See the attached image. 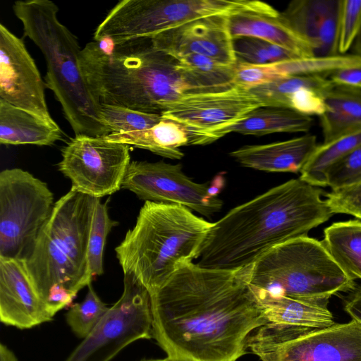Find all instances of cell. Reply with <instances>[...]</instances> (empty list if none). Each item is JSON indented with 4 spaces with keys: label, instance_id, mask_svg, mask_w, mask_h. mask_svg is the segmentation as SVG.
<instances>
[{
    "label": "cell",
    "instance_id": "obj_16",
    "mask_svg": "<svg viewBox=\"0 0 361 361\" xmlns=\"http://www.w3.org/2000/svg\"><path fill=\"white\" fill-rule=\"evenodd\" d=\"M228 15L200 18L152 37V44L176 59L189 54L207 56L220 63L236 64Z\"/></svg>",
    "mask_w": 361,
    "mask_h": 361
},
{
    "label": "cell",
    "instance_id": "obj_31",
    "mask_svg": "<svg viewBox=\"0 0 361 361\" xmlns=\"http://www.w3.org/2000/svg\"><path fill=\"white\" fill-rule=\"evenodd\" d=\"M109 308L90 283L84 300L72 305L67 312V324L78 337L83 339L94 330Z\"/></svg>",
    "mask_w": 361,
    "mask_h": 361
},
{
    "label": "cell",
    "instance_id": "obj_20",
    "mask_svg": "<svg viewBox=\"0 0 361 361\" xmlns=\"http://www.w3.org/2000/svg\"><path fill=\"white\" fill-rule=\"evenodd\" d=\"M317 137L306 134L266 145H245L229 155L241 166L267 172H300L317 147Z\"/></svg>",
    "mask_w": 361,
    "mask_h": 361
},
{
    "label": "cell",
    "instance_id": "obj_1",
    "mask_svg": "<svg viewBox=\"0 0 361 361\" xmlns=\"http://www.w3.org/2000/svg\"><path fill=\"white\" fill-rule=\"evenodd\" d=\"M250 266L210 269L188 262L150 295L152 335L178 361H236L268 323L248 283Z\"/></svg>",
    "mask_w": 361,
    "mask_h": 361
},
{
    "label": "cell",
    "instance_id": "obj_7",
    "mask_svg": "<svg viewBox=\"0 0 361 361\" xmlns=\"http://www.w3.org/2000/svg\"><path fill=\"white\" fill-rule=\"evenodd\" d=\"M247 283L256 298L286 297L324 307L334 295L355 288L322 242L307 235L263 255L250 266Z\"/></svg>",
    "mask_w": 361,
    "mask_h": 361
},
{
    "label": "cell",
    "instance_id": "obj_26",
    "mask_svg": "<svg viewBox=\"0 0 361 361\" xmlns=\"http://www.w3.org/2000/svg\"><path fill=\"white\" fill-rule=\"evenodd\" d=\"M310 116L276 106H260L248 113L226 130L246 135L262 136L273 133H307L313 125Z\"/></svg>",
    "mask_w": 361,
    "mask_h": 361
},
{
    "label": "cell",
    "instance_id": "obj_15",
    "mask_svg": "<svg viewBox=\"0 0 361 361\" xmlns=\"http://www.w3.org/2000/svg\"><path fill=\"white\" fill-rule=\"evenodd\" d=\"M45 83L23 40L0 24V99L47 120H54Z\"/></svg>",
    "mask_w": 361,
    "mask_h": 361
},
{
    "label": "cell",
    "instance_id": "obj_9",
    "mask_svg": "<svg viewBox=\"0 0 361 361\" xmlns=\"http://www.w3.org/2000/svg\"><path fill=\"white\" fill-rule=\"evenodd\" d=\"M247 349L262 361H361V324L352 319L320 329L268 322Z\"/></svg>",
    "mask_w": 361,
    "mask_h": 361
},
{
    "label": "cell",
    "instance_id": "obj_37",
    "mask_svg": "<svg viewBox=\"0 0 361 361\" xmlns=\"http://www.w3.org/2000/svg\"><path fill=\"white\" fill-rule=\"evenodd\" d=\"M334 214H346L361 219V183L325 195Z\"/></svg>",
    "mask_w": 361,
    "mask_h": 361
},
{
    "label": "cell",
    "instance_id": "obj_2",
    "mask_svg": "<svg viewBox=\"0 0 361 361\" xmlns=\"http://www.w3.org/2000/svg\"><path fill=\"white\" fill-rule=\"evenodd\" d=\"M324 191L291 179L231 209L213 223L197 264L233 271L255 263L273 247L306 236L334 214Z\"/></svg>",
    "mask_w": 361,
    "mask_h": 361
},
{
    "label": "cell",
    "instance_id": "obj_39",
    "mask_svg": "<svg viewBox=\"0 0 361 361\" xmlns=\"http://www.w3.org/2000/svg\"><path fill=\"white\" fill-rule=\"evenodd\" d=\"M353 290L345 302L344 310L352 319L361 324V287Z\"/></svg>",
    "mask_w": 361,
    "mask_h": 361
},
{
    "label": "cell",
    "instance_id": "obj_10",
    "mask_svg": "<svg viewBox=\"0 0 361 361\" xmlns=\"http://www.w3.org/2000/svg\"><path fill=\"white\" fill-rule=\"evenodd\" d=\"M54 205L46 183L19 168L1 171L0 257L24 259Z\"/></svg>",
    "mask_w": 361,
    "mask_h": 361
},
{
    "label": "cell",
    "instance_id": "obj_28",
    "mask_svg": "<svg viewBox=\"0 0 361 361\" xmlns=\"http://www.w3.org/2000/svg\"><path fill=\"white\" fill-rule=\"evenodd\" d=\"M361 145V130L318 145L300 171L305 182L317 187L327 186L326 174L330 167Z\"/></svg>",
    "mask_w": 361,
    "mask_h": 361
},
{
    "label": "cell",
    "instance_id": "obj_33",
    "mask_svg": "<svg viewBox=\"0 0 361 361\" xmlns=\"http://www.w3.org/2000/svg\"><path fill=\"white\" fill-rule=\"evenodd\" d=\"M118 221L110 219L106 202L97 201L89 234L87 259L92 277L100 276L103 271V253L106 237Z\"/></svg>",
    "mask_w": 361,
    "mask_h": 361
},
{
    "label": "cell",
    "instance_id": "obj_34",
    "mask_svg": "<svg viewBox=\"0 0 361 361\" xmlns=\"http://www.w3.org/2000/svg\"><path fill=\"white\" fill-rule=\"evenodd\" d=\"M361 31V0H341L338 27V51L346 54Z\"/></svg>",
    "mask_w": 361,
    "mask_h": 361
},
{
    "label": "cell",
    "instance_id": "obj_3",
    "mask_svg": "<svg viewBox=\"0 0 361 361\" xmlns=\"http://www.w3.org/2000/svg\"><path fill=\"white\" fill-rule=\"evenodd\" d=\"M79 66L100 104L161 114L183 96L204 93L179 61L157 49L149 37L118 43L109 38L93 40L82 49Z\"/></svg>",
    "mask_w": 361,
    "mask_h": 361
},
{
    "label": "cell",
    "instance_id": "obj_12",
    "mask_svg": "<svg viewBox=\"0 0 361 361\" xmlns=\"http://www.w3.org/2000/svg\"><path fill=\"white\" fill-rule=\"evenodd\" d=\"M130 147L104 137L75 135L61 150L59 170L78 192L101 199L121 188Z\"/></svg>",
    "mask_w": 361,
    "mask_h": 361
},
{
    "label": "cell",
    "instance_id": "obj_30",
    "mask_svg": "<svg viewBox=\"0 0 361 361\" xmlns=\"http://www.w3.org/2000/svg\"><path fill=\"white\" fill-rule=\"evenodd\" d=\"M233 39L236 62L252 65H269L300 58L279 45L253 37Z\"/></svg>",
    "mask_w": 361,
    "mask_h": 361
},
{
    "label": "cell",
    "instance_id": "obj_18",
    "mask_svg": "<svg viewBox=\"0 0 361 361\" xmlns=\"http://www.w3.org/2000/svg\"><path fill=\"white\" fill-rule=\"evenodd\" d=\"M341 0H294L279 18L312 48L314 56L338 55Z\"/></svg>",
    "mask_w": 361,
    "mask_h": 361
},
{
    "label": "cell",
    "instance_id": "obj_42",
    "mask_svg": "<svg viewBox=\"0 0 361 361\" xmlns=\"http://www.w3.org/2000/svg\"><path fill=\"white\" fill-rule=\"evenodd\" d=\"M140 361H178V360H174L169 357H167L164 359H149V360L145 359V360H142Z\"/></svg>",
    "mask_w": 361,
    "mask_h": 361
},
{
    "label": "cell",
    "instance_id": "obj_22",
    "mask_svg": "<svg viewBox=\"0 0 361 361\" xmlns=\"http://www.w3.org/2000/svg\"><path fill=\"white\" fill-rule=\"evenodd\" d=\"M63 132L54 120H47L0 99V143L51 146Z\"/></svg>",
    "mask_w": 361,
    "mask_h": 361
},
{
    "label": "cell",
    "instance_id": "obj_5",
    "mask_svg": "<svg viewBox=\"0 0 361 361\" xmlns=\"http://www.w3.org/2000/svg\"><path fill=\"white\" fill-rule=\"evenodd\" d=\"M47 64L46 87L59 102L75 135L104 137L109 130L101 117V104L90 93L81 73L82 49L76 36L61 23L57 5L50 0L16 1L12 6Z\"/></svg>",
    "mask_w": 361,
    "mask_h": 361
},
{
    "label": "cell",
    "instance_id": "obj_41",
    "mask_svg": "<svg viewBox=\"0 0 361 361\" xmlns=\"http://www.w3.org/2000/svg\"><path fill=\"white\" fill-rule=\"evenodd\" d=\"M352 49L353 50V54L361 56V31L357 36Z\"/></svg>",
    "mask_w": 361,
    "mask_h": 361
},
{
    "label": "cell",
    "instance_id": "obj_25",
    "mask_svg": "<svg viewBox=\"0 0 361 361\" xmlns=\"http://www.w3.org/2000/svg\"><path fill=\"white\" fill-rule=\"evenodd\" d=\"M268 322L320 329L335 324L327 307L286 297L256 298Z\"/></svg>",
    "mask_w": 361,
    "mask_h": 361
},
{
    "label": "cell",
    "instance_id": "obj_23",
    "mask_svg": "<svg viewBox=\"0 0 361 361\" xmlns=\"http://www.w3.org/2000/svg\"><path fill=\"white\" fill-rule=\"evenodd\" d=\"M228 28L232 39L257 37L282 47L300 58L314 56L311 47L287 26L279 16L239 12L228 16Z\"/></svg>",
    "mask_w": 361,
    "mask_h": 361
},
{
    "label": "cell",
    "instance_id": "obj_19",
    "mask_svg": "<svg viewBox=\"0 0 361 361\" xmlns=\"http://www.w3.org/2000/svg\"><path fill=\"white\" fill-rule=\"evenodd\" d=\"M332 86L324 76L289 75L248 90L263 106L286 108L311 117L324 114V95Z\"/></svg>",
    "mask_w": 361,
    "mask_h": 361
},
{
    "label": "cell",
    "instance_id": "obj_29",
    "mask_svg": "<svg viewBox=\"0 0 361 361\" xmlns=\"http://www.w3.org/2000/svg\"><path fill=\"white\" fill-rule=\"evenodd\" d=\"M280 74L289 75H319L328 78L343 68L361 65V56L356 54H338L330 56L297 58L274 63Z\"/></svg>",
    "mask_w": 361,
    "mask_h": 361
},
{
    "label": "cell",
    "instance_id": "obj_6",
    "mask_svg": "<svg viewBox=\"0 0 361 361\" xmlns=\"http://www.w3.org/2000/svg\"><path fill=\"white\" fill-rule=\"evenodd\" d=\"M99 200L71 187L54 203L49 218L24 258L44 304L55 286L64 287L77 295L91 283L87 247Z\"/></svg>",
    "mask_w": 361,
    "mask_h": 361
},
{
    "label": "cell",
    "instance_id": "obj_38",
    "mask_svg": "<svg viewBox=\"0 0 361 361\" xmlns=\"http://www.w3.org/2000/svg\"><path fill=\"white\" fill-rule=\"evenodd\" d=\"M328 79L334 85L361 89V65L337 71L329 75Z\"/></svg>",
    "mask_w": 361,
    "mask_h": 361
},
{
    "label": "cell",
    "instance_id": "obj_36",
    "mask_svg": "<svg viewBox=\"0 0 361 361\" xmlns=\"http://www.w3.org/2000/svg\"><path fill=\"white\" fill-rule=\"evenodd\" d=\"M283 77L274 64L252 65L236 63L233 82L235 86L250 90Z\"/></svg>",
    "mask_w": 361,
    "mask_h": 361
},
{
    "label": "cell",
    "instance_id": "obj_35",
    "mask_svg": "<svg viewBox=\"0 0 361 361\" xmlns=\"http://www.w3.org/2000/svg\"><path fill=\"white\" fill-rule=\"evenodd\" d=\"M326 180L332 190L361 183V145L330 167Z\"/></svg>",
    "mask_w": 361,
    "mask_h": 361
},
{
    "label": "cell",
    "instance_id": "obj_40",
    "mask_svg": "<svg viewBox=\"0 0 361 361\" xmlns=\"http://www.w3.org/2000/svg\"><path fill=\"white\" fill-rule=\"evenodd\" d=\"M0 361H18L16 355L6 345L0 344Z\"/></svg>",
    "mask_w": 361,
    "mask_h": 361
},
{
    "label": "cell",
    "instance_id": "obj_24",
    "mask_svg": "<svg viewBox=\"0 0 361 361\" xmlns=\"http://www.w3.org/2000/svg\"><path fill=\"white\" fill-rule=\"evenodd\" d=\"M319 117L324 143L361 130V89L334 85L324 95Z\"/></svg>",
    "mask_w": 361,
    "mask_h": 361
},
{
    "label": "cell",
    "instance_id": "obj_13",
    "mask_svg": "<svg viewBox=\"0 0 361 361\" xmlns=\"http://www.w3.org/2000/svg\"><path fill=\"white\" fill-rule=\"evenodd\" d=\"M122 188L149 202L178 204L210 217L219 212L223 201L210 192V185L187 176L180 164L164 161H130Z\"/></svg>",
    "mask_w": 361,
    "mask_h": 361
},
{
    "label": "cell",
    "instance_id": "obj_27",
    "mask_svg": "<svg viewBox=\"0 0 361 361\" xmlns=\"http://www.w3.org/2000/svg\"><path fill=\"white\" fill-rule=\"evenodd\" d=\"M322 242L351 279H361V221L332 224L324 229Z\"/></svg>",
    "mask_w": 361,
    "mask_h": 361
},
{
    "label": "cell",
    "instance_id": "obj_14",
    "mask_svg": "<svg viewBox=\"0 0 361 361\" xmlns=\"http://www.w3.org/2000/svg\"><path fill=\"white\" fill-rule=\"evenodd\" d=\"M260 106H264L248 90L234 86L219 92L185 94L168 104L161 116L200 130L214 142Z\"/></svg>",
    "mask_w": 361,
    "mask_h": 361
},
{
    "label": "cell",
    "instance_id": "obj_32",
    "mask_svg": "<svg viewBox=\"0 0 361 361\" xmlns=\"http://www.w3.org/2000/svg\"><path fill=\"white\" fill-rule=\"evenodd\" d=\"M101 117L109 134L148 130L162 119L161 114L109 104H101Z\"/></svg>",
    "mask_w": 361,
    "mask_h": 361
},
{
    "label": "cell",
    "instance_id": "obj_4",
    "mask_svg": "<svg viewBox=\"0 0 361 361\" xmlns=\"http://www.w3.org/2000/svg\"><path fill=\"white\" fill-rule=\"evenodd\" d=\"M212 226L185 207L146 201L115 248L116 257L123 274L134 275L152 295L198 257Z\"/></svg>",
    "mask_w": 361,
    "mask_h": 361
},
{
    "label": "cell",
    "instance_id": "obj_21",
    "mask_svg": "<svg viewBox=\"0 0 361 361\" xmlns=\"http://www.w3.org/2000/svg\"><path fill=\"white\" fill-rule=\"evenodd\" d=\"M104 138L109 142L147 149L173 159H180L184 156L179 149L180 147L213 142L205 133L163 116L159 123L148 130L111 133Z\"/></svg>",
    "mask_w": 361,
    "mask_h": 361
},
{
    "label": "cell",
    "instance_id": "obj_8",
    "mask_svg": "<svg viewBox=\"0 0 361 361\" xmlns=\"http://www.w3.org/2000/svg\"><path fill=\"white\" fill-rule=\"evenodd\" d=\"M250 11L271 16L279 13L259 1L248 0H123L116 4L94 30V40L114 43L152 37L200 18Z\"/></svg>",
    "mask_w": 361,
    "mask_h": 361
},
{
    "label": "cell",
    "instance_id": "obj_17",
    "mask_svg": "<svg viewBox=\"0 0 361 361\" xmlns=\"http://www.w3.org/2000/svg\"><path fill=\"white\" fill-rule=\"evenodd\" d=\"M24 259L0 257V320L20 329L51 322Z\"/></svg>",
    "mask_w": 361,
    "mask_h": 361
},
{
    "label": "cell",
    "instance_id": "obj_11",
    "mask_svg": "<svg viewBox=\"0 0 361 361\" xmlns=\"http://www.w3.org/2000/svg\"><path fill=\"white\" fill-rule=\"evenodd\" d=\"M150 294L132 274H124L121 298L65 361H110L131 343L150 339Z\"/></svg>",
    "mask_w": 361,
    "mask_h": 361
}]
</instances>
